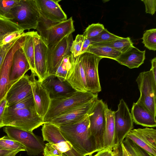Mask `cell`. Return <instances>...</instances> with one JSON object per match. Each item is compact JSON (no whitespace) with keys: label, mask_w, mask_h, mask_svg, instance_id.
<instances>
[{"label":"cell","mask_w":156,"mask_h":156,"mask_svg":"<svg viewBox=\"0 0 156 156\" xmlns=\"http://www.w3.org/2000/svg\"><path fill=\"white\" fill-rule=\"evenodd\" d=\"M3 122L4 126L15 127L31 132L44 123L43 118L37 114L35 105L17 110L10 109L7 106Z\"/></svg>","instance_id":"7a4b0ae2"},{"label":"cell","mask_w":156,"mask_h":156,"mask_svg":"<svg viewBox=\"0 0 156 156\" xmlns=\"http://www.w3.org/2000/svg\"><path fill=\"white\" fill-rule=\"evenodd\" d=\"M86 52L93 54L103 58H106L114 60L121 54L109 46L99 43L90 45Z\"/></svg>","instance_id":"d4e9b609"},{"label":"cell","mask_w":156,"mask_h":156,"mask_svg":"<svg viewBox=\"0 0 156 156\" xmlns=\"http://www.w3.org/2000/svg\"><path fill=\"white\" fill-rule=\"evenodd\" d=\"M41 83L49 92L51 98L67 97L77 91L66 80H62L55 75L48 76Z\"/></svg>","instance_id":"ac0fdd59"},{"label":"cell","mask_w":156,"mask_h":156,"mask_svg":"<svg viewBox=\"0 0 156 156\" xmlns=\"http://www.w3.org/2000/svg\"><path fill=\"white\" fill-rule=\"evenodd\" d=\"M40 15L36 30L48 46L57 44L75 30L72 17L61 22H55Z\"/></svg>","instance_id":"3957f363"},{"label":"cell","mask_w":156,"mask_h":156,"mask_svg":"<svg viewBox=\"0 0 156 156\" xmlns=\"http://www.w3.org/2000/svg\"><path fill=\"white\" fill-rule=\"evenodd\" d=\"M24 30L23 29L9 33L5 36L2 40L1 46L6 44L20 37L24 33Z\"/></svg>","instance_id":"74e56055"},{"label":"cell","mask_w":156,"mask_h":156,"mask_svg":"<svg viewBox=\"0 0 156 156\" xmlns=\"http://www.w3.org/2000/svg\"><path fill=\"white\" fill-rule=\"evenodd\" d=\"M5 126L3 131L10 138L23 145L28 155H38L43 151L45 144L41 137L35 135L33 132L15 127Z\"/></svg>","instance_id":"52a82bcc"},{"label":"cell","mask_w":156,"mask_h":156,"mask_svg":"<svg viewBox=\"0 0 156 156\" xmlns=\"http://www.w3.org/2000/svg\"><path fill=\"white\" fill-rule=\"evenodd\" d=\"M105 105L102 100L97 99L88 114L90 131L95 142V152L103 149L106 122Z\"/></svg>","instance_id":"8992f818"},{"label":"cell","mask_w":156,"mask_h":156,"mask_svg":"<svg viewBox=\"0 0 156 156\" xmlns=\"http://www.w3.org/2000/svg\"><path fill=\"white\" fill-rule=\"evenodd\" d=\"M97 99L76 106L47 122L58 127L77 122L88 114Z\"/></svg>","instance_id":"9a60e30c"},{"label":"cell","mask_w":156,"mask_h":156,"mask_svg":"<svg viewBox=\"0 0 156 156\" xmlns=\"http://www.w3.org/2000/svg\"><path fill=\"white\" fill-rule=\"evenodd\" d=\"M25 38V33L18 38L7 52L0 69V101L5 98L11 84L9 77L13 56L16 51L21 48Z\"/></svg>","instance_id":"7c38bea8"},{"label":"cell","mask_w":156,"mask_h":156,"mask_svg":"<svg viewBox=\"0 0 156 156\" xmlns=\"http://www.w3.org/2000/svg\"><path fill=\"white\" fill-rule=\"evenodd\" d=\"M21 48L28 62L31 73H35L36 75L32 31L25 33L24 41Z\"/></svg>","instance_id":"484cf974"},{"label":"cell","mask_w":156,"mask_h":156,"mask_svg":"<svg viewBox=\"0 0 156 156\" xmlns=\"http://www.w3.org/2000/svg\"><path fill=\"white\" fill-rule=\"evenodd\" d=\"M19 152L18 151H15L10 154L7 155H0V156H15L16 154H17Z\"/></svg>","instance_id":"c3c4849f"},{"label":"cell","mask_w":156,"mask_h":156,"mask_svg":"<svg viewBox=\"0 0 156 156\" xmlns=\"http://www.w3.org/2000/svg\"><path fill=\"white\" fill-rule=\"evenodd\" d=\"M104 28L102 24L100 23H92L87 27L83 35L86 38H91L98 35Z\"/></svg>","instance_id":"e575fe53"},{"label":"cell","mask_w":156,"mask_h":156,"mask_svg":"<svg viewBox=\"0 0 156 156\" xmlns=\"http://www.w3.org/2000/svg\"><path fill=\"white\" fill-rule=\"evenodd\" d=\"M85 37L83 34H77L73 40L70 48V52L74 57L80 55Z\"/></svg>","instance_id":"d590c367"},{"label":"cell","mask_w":156,"mask_h":156,"mask_svg":"<svg viewBox=\"0 0 156 156\" xmlns=\"http://www.w3.org/2000/svg\"><path fill=\"white\" fill-rule=\"evenodd\" d=\"M88 115L75 123L59 126L64 138L84 156L95 153V146L91 135Z\"/></svg>","instance_id":"6da1fadb"},{"label":"cell","mask_w":156,"mask_h":156,"mask_svg":"<svg viewBox=\"0 0 156 156\" xmlns=\"http://www.w3.org/2000/svg\"><path fill=\"white\" fill-rule=\"evenodd\" d=\"M112 150L109 149H103L94 155H89V156H112Z\"/></svg>","instance_id":"7bdbcfd3"},{"label":"cell","mask_w":156,"mask_h":156,"mask_svg":"<svg viewBox=\"0 0 156 156\" xmlns=\"http://www.w3.org/2000/svg\"><path fill=\"white\" fill-rule=\"evenodd\" d=\"M71 53L65 55L58 66L55 75L62 80H66L68 72L71 66Z\"/></svg>","instance_id":"f546056e"},{"label":"cell","mask_w":156,"mask_h":156,"mask_svg":"<svg viewBox=\"0 0 156 156\" xmlns=\"http://www.w3.org/2000/svg\"><path fill=\"white\" fill-rule=\"evenodd\" d=\"M73 41L72 34L66 36L57 44L48 46L47 75H55L63 58L71 53L70 48Z\"/></svg>","instance_id":"8fae6325"},{"label":"cell","mask_w":156,"mask_h":156,"mask_svg":"<svg viewBox=\"0 0 156 156\" xmlns=\"http://www.w3.org/2000/svg\"><path fill=\"white\" fill-rule=\"evenodd\" d=\"M7 106V102L5 98L0 101V128L4 126L3 122V117Z\"/></svg>","instance_id":"60d3db41"},{"label":"cell","mask_w":156,"mask_h":156,"mask_svg":"<svg viewBox=\"0 0 156 156\" xmlns=\"http://www.w3.org/2000/svg\"><path fill=\"white\" fill-rule=\"evenodd\" d=\"M115 145L118 147L133 129V122L129 108L123 99L120 100L118 109L114 111Z\"/></svg>","instance_id":"9c48e42d"},{"label":"cell","mask_w":156,"mask_h":156,"mask_svg":"<svg viewBox=\"0 0 156 156\" xmlns=\"http://www.w3.org/2000/svg\"><path fill=\"white\" fill-rule=\"evenodd\" d=\"M145 50L141 51L133 46L121 53L115 60L130 69L139 67L144 63Z\"/></svg>","instance_id":"603a6c76"},{"label":"cell","mask_w":156,"mask_h":156,"mask_svg":"<svg viewBox=\"0 0 156 156\" xmlns=\"http://www.w3.org/2000/svg\"><path fill=\"white\" fill-rule=\"evenodd\" d=\"M34 61L36 75L41 82L47 76V61L48 46L37 31H32Z\"/></svg>","instance_id":"5bb4252c"},{"label":"cell","mask_w":156,"mask_h":156,"mask_svg":"<svg viewBox=\"0 0 156 156\" xmlns=\"http://www.w3.org/2000/svg\"><path fill=\"white\" fill-rule=\"evenodd\" d=\"M0 147L4 149L13 151H26L25 147L19 142L14 140L7 136L0 138Z\"/></svg>","instance_id":"f1b7e54d"},{"label":"cell","mask_w":156,"mask_h":156,"mask_svg":"<svg viewBox=\"0 0 156 156\" xmlns=\"http://www.w3.org/2000/svg\"><path fill=\"white\" fill-rule=\"evenodd\" d=\"M17 38L10 42L4 45L0 46V69L5 56L9 50L11 48L16 41Z\"/></svg>","instance_id":"f35d334b"},{"label":"cell","mask_w":156,"mask_h":156,"mask_svg":"<svg viewBox=\"0 0 156 156\" xmlns=\"http://www.w3.org/2000/svg\"><path fill=\"white\" fill-rule=\"evenodd\" d=\"M19 1V0H0V17L9 20L11 10Z\"/></svg>","instance_id":"836d02e7"},{"label":"cell","mask_w":156,"mask_h":156,"mask_svg":"<svg viewBox=\"0 0 156 156\" xmlns=\"http://www.w3.org/2000/svg\"><path fill=\"white\" fill-rule=\"evenodd\" d=\"M34 105L33 95L11 105L7 107L10 109L17 110L28 108Z\"/></svg>","instance_id":"8d00e7d4"},{"label":"cell","mask_w":156,"mask_h":156,"mask_svg":"<svg viewBox=\"0 0 156 156\" xmlns=\"http://www.w3.org/2000/svg\"><path fill=\"white\" fill-rule=\"evenodd\" d=\"M119 146L115 147L113 148L112 152V156H121Z\"/></svg>","instance_id":"bcb514c9"},{"label":"cell","mask_w":156,"mask_h":156,"mask_svg":"<svg viewBox=\"0 0 156 156\" xmlns=\"http://www.w3.org/2000/svg\"><path fill=\"white\" fill-rule=\"evenodd\" d=\"M151 67L150 70L152 72L154 78L156 80V58L154 57L151 60Z\"/></svg>","instance_id":"f6af8a7d"},{"label":"cell","mask_w":156,"mask_h":156,"mask_svg":"<svg viewBox=\"0 0 156 156\" xmlns=\"http://www.w3.org/2000/svg\"><path fill=\"white\" fill-rule=\"evenodd\" d=\"M35 76V74L31 73L30 85L37 112L43 119L49 108L51 98L49 92L43 87L41 82L36 79Z\"/></svg>","instance_id":"e0dca14e"},{"label":"cell","mask_w":156,"mask_h":156,"mask_svg":"<svg viewBox=\"0 0 156 156\" xmlns=\"http://www.w3.org/2000/svg\"><path fill=\"white\" fill-rule=\"evenodd\" d=\"M32 95L30 76L25 74L12 85L5 98L9 106Z\"/></svg>","instance_id":"d6986e66"},{"label":"cell","mask_w":156,"mask_h":156,"mask_svg":"<svg viewBox=\"0 0 156 156\" xmlns=\"http://www.w3.org/2000/svg\"><path fill=\"white\" fill-rule=\"evenodd\" d=\"M106 122L103 137V149L112 150L115 145L114 111L105 105Z\"/></svg>","instance_id":"cb8c5ba5"},{"label":"cell","mask_w":156,"mask_h":156,"mask_svg":"<svg viewBox=\"0 0 156 156\" xmlns=\"http://www.w3.org/2000/svg\"><path fill=\"white\" fill-rule=\"evenodd\" d=\"M93 43L90 39L85 37L80 55L85 53L89 47Z\"/></svg>","instance_id":"b9f144b4"},{"label":"cell","mask_w":156,"mask_h":156,"mask_svg":"<svg viewBox=\"0 0 156 156\" xmlns=\"http://www.w3.org/2000/svg\"><path fill=\"white\" fill-rule=\"evenodd\" d=\"M40 14L46 19L55 22L67 20V16L59 4L60 0H35Z\"/></svg>","instance_id":"ffe728a7"},{"label":"cell","mask_w":156,"mask_h":156,"mask_svg":"<svg viewBox=\"0 0 156 156\" xmlns=\"http://www.w3.org/2000/svg\"><path fill=\"white\" fill-rule=\"evenodd\" d=\"M121 37L110 33L105 28L97 36L89 39L93 44L110 42L120 38Z\"/></svg>","instance_id":"d6a6232c"},{"label":"cell","mask_w":156,"mask_h":156,"mask_svg":"<svg viewBox=\"0 0 156 156\" xmlns=\"http://www.w3.org/2000/svg\"><path fill=\"white\" fill-rule=\"evenodd\" d=\"M85 76L87 90L94 94L101 91L98 72V66L103 58L86 52L80 55Z\"/></svg>","instance_id":"30bf717a"},{"label":"cell","mask_w":156,"mask_h":156,"mask_svg":"<svg viewBox=\"0 0 156 156\" xmlns=\"http://www.w3.org/2000/svg\"><path fill=\"white\" fill-rule=\"evenodd\" d=\"M1 43V42H0V46Z\"/></svg>","instance_id":"f907efd6"},{"label":"cell","mask_w":156,"mask_h":156,"mask_svg":"<svg viewBox=\"0 0 156 156\" xmlns=\"http://www.w3.org/2000/svg\"><path fill=\"white\" fill-rule=\"evenodd\" d=\"M67 156L66 154H65L64 153H62L59 156Z\"/></svg>","instance_id":"681fc988"},{"label":"cell","mask_w":156,"mask_h":156,"mask_svg":"<svg viewBox=\"0 0 156 156\" xmlns=\"http://www.w3.org/2000/svg\"><path fill=\"white\" fill-rule=\"evenodd\" d=\"M14 152L15 151L4 149L0 147V155L8 154Z\"/></svg>","instance_id":"7dc6e473"},{"label":"cell","mask_w":156,"mask_h":156,"mask_svg":"<svg viewBox=\"0 0 156 156\" xmlns=\"http://www.w3.org/2000/svg\"><path fill=\"white\" fill-rule=\"evenodd\" d=\"M98 94L89 92L76 91L70 96L51 98L48 110L44 118V123L81 105L97 99Z\"/></svg>","instance_id":"5b68a950"},{"label":"cell","mask_w":156,"mask_h":156,"mask_svg":"<svg viewBox=\"0 0 156 156\" xmlns=\"http://www.w3.org/2000/svg\"><path fill=\"white\" fill-rule=\"evenodd\" d=\"M30 70L28 62L21 48L17 50L14 54L9 77L12 85Z\"/></svg>","instance_id":"44dd1931"},{"label":"cell","mask_w":156,"mask_h":156,"mask_svg":"<svg viewBox=\"0 0 156 156\" xmlns=\"http://www.w3.org/2000/svg\"><path fill=\"white\" fill-rule=\"evenodd\" d=\"M144 46L150 50H156V29L146 30L142 38Z\"/></svg>","instance_id":"1f68e13d"},{"label":"cell","mask_w":156,"mask_h":156,"mask_svg":"<svg viewBox=\"0 0 156 156\" xmlns=\"http://www.w3.org/2000/svg\"><path fill=\"white\" fill-rule=\"evenodd\" d=\"M122 142L130 156H153L126 137Z\"/></svg>","instance_id":"4dcf8cb0"},{"label":"cell","mask_w":156,"mask_h":156,"mask_svg":"<svg viewBox=\"0 0 156 156\" xmlns=\"http://www.w3.org/2000/svg\"><path fill=\"white\" fill-rule=\"evenodd\" d=\"M99 44L109 46L121 53L126 51L133 45L132 41L129 37L126 38L121 37L110 42Z\"/></svg>","instance_id":"4316f807"},{"label":"cell","mask_w":156,"mask_h":156,"mask_svg":"<svg viewBox=\"0 0 156 156\" xmlns=\"http://www.w3.org/2000/svg\"><path fill=\"white\" fill-rule=\"evenodd\" d=\"M66 80L76 91L88 92L81 55L74 57L72 54L71 65Z\"/></svg>","instance_id":"2e32d148"},{"label":"cell","mask_w":156,"mask_h":156,"mask_svg":"<svg viewBox=\"0 0 156 156\" xmlns=\"http://www.w3.org/2000/svg\"><path fill=\"white\" fill-rule=\"evenodd\" d=\"M145 6L146 12L154 15L156 11V0H142Z\"/></svg>","instance_id":"ab89813d"},{"label":"cell","mask_w":156,"mask_h":156,"mask_svg":"<svg viewBox=\"0 0 156 156\" xmlns=\"http://www.w3.org/2000/svg\"><path fill=\"white\" fill-rule=\"evenodd\" d=\"M40 14L35 0H19L10 12L11 20L24 31L36 29Z\"/></svg>","instance_id":"277c9868"},{"label":"cell","mask_w":156,"mask_h":156,"mask_svg":"<svg viewBox=\"0 0 156 156\" xmlns=\"http://www.w3.org/2000/svg\"><path fill=\"white\" fill-rule=\"evenodd\" d=\"M21 29L11 20L0 17V42L8 34Z\"/></svg>","instance_id":"83f0119b"},{"label":"cell","mask_w":156,"mask_h":156,"mask_svg":"<svg viewBox=\"0 0 156 156\" xmlns=\"http://www.w3.org/2000/svg\"><path fill=\"white\" fill-rule=\"evenodd\" d=\"M136 81L140 92L138 101L143 104L156 117V80L149 71L140 73Z\"/></svg>","instance_id":"ba28073f"},{"label":"cell","mask_w":156,"mask_h":156,"mask_svg":"<svg viewBox=\"0 0 156 156\" xmlns=\"http://www.w3.org/2000/svg\"><path fill=\"white\" fill-rule=\"evenodd\" d=\"M119 148L121 156H130L123 142L120 144L119 146Z\"/></svg>","instance_id":"ee69618b"},{"label":"cell","mask_w":156,"mask_h":156,"mask_svg":"<svg viewBox=\"0 0 156 156\" xmlns=\"http://www.w3.org/2000/svg\"><path fill=\"white\" fill-rule=\"evenodd\" d=\"M152 156H156V130L146 127L133 129L126 137Z\"/></svg>","instance_id":"4fadbf2b"},{"label":"cell","mask_w":156,"mask_h":156,"mask_svg":"<svg viewBox=\"0 0 156 156\" xmlns=\"http://www.w3.org/2000/svg\"><path fill=\"white\" fill-rule=\"evenodd\" d=\"M130 113L135 124L148 127L156 126V117L140 102L133 103Z\"/></svg>","instance_id":"7402d4cb"}]
</instances>
